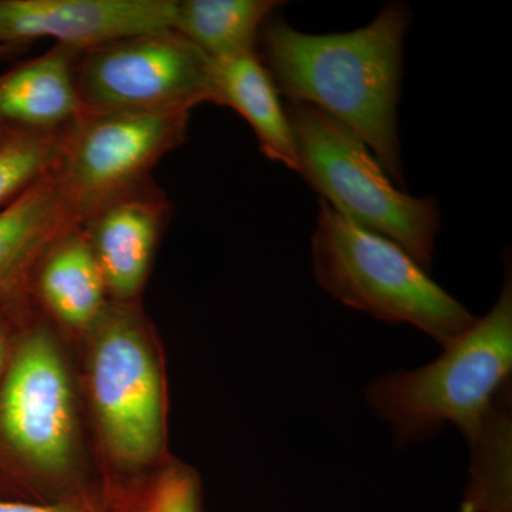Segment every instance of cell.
<instances>
[{"label":"cell","instance_id":"cell-1","mask_svg":"<svg viewBox=\"0 0 512 512\" xmlns=\"http://www.w3.org/2000/svg\"><path fill=\"white\" fill-rule=\"evenodd\" d=\"M409 6L390 2L365 28L308 35L284 20L261 29L266 69L288 101L328 113L356 134L383 170L403 185L397 103Z\"/></svg>","mask_w":512,"mask_h":512},{"label":"cell","instance_id":"cell-2","mask_svg":"<svg viewBox=\"0 0 512 512\" xmlns=\"http://www.w3.org/2000/svg\"><path fill=\"white\" fill-rule=\"evenodd\" d=\"M439 359L370 383V409L389 424L399 446L421 443L453 424L473 439L511 390L512 282L510 269L491 311L443 346Z\"/></svg>","mask_w":512,"mask_h":512},{"label":"cell","instance_id":"cell-3","mask_svg":"<svg viewBox=\"0 0 512 512\" xmlns=\"http://www.w3.org/2000/svg\"><path fill=\"white\" fill-rule=\"evenodd\" d=\"M59 333L42 315L23 319L0 382V447L39 501L80 493L82 434L73 376Z\"/></svg>","mask_w":512,"mask_h":512},{"label":"cell","instance_id":"cell-4","mask_svg":"<svg viewBox=\"0 0 512 512\" xmlns=\"http://www.w3.org/2000/svg\"><path fill=\"white\" fill-rule=\"evenodd\" d=\"M83 342L101 453L120 473L146 471L163 457L167 441V382L151 323L138 303L110 301Z\"/></svg>","mask_w":512,"mask_h":512},{"label":"cell","instance_id":"cell-5","mask_svg":"<svg viewBox=\"0 0 512 512\" xmlns=\"http://www.w3.org/2000/svg\"><path fill=\"white\" fill-rule=\"evenodd\" d=\"M312 264L318 284L343 305L412 325L441 346L476 319L399 245L360 227L323 200L312 235Z\"/></svg>","mask_w":512,"mask_h":512},{"label":"cell","instance_id":"cell-6","mask_svg":"<svg viewBox=\"0 0 512 512\" xmlns=\"http://www.w3.org/2000/svg\"><path fill=\"white\" fill-rule=\"evenodd\" d=\"M285 111L306 183L333 210L430 269L440 229L436 200L399 190L366 144L325 111L302 101H288Z\"/></svg>","mask_w":512,"mask_h":512},{"label":"cell","instance_id":"cell-7","mask_svg":"<svg viewBox=\"0 0 512 512\" xmlns=\"http://www.w3.org/2000/svg\"><path fill=\"white\" fill-rule=\"evenodd\" d=\"M210 59L173 29L110 40L76 63L84 113H173L211 103Z\"/></svg>","mask_w":512,"mask_h":512},{"label":"cell","instance_id":"cell-8","mask_svg":"<svg viewBox=\"0 0 512 512\" xmlns=\"http://www.w3.org/2000/svg\"><path fill=\"white\" fill-rule=\"evenodd\" d=\"M188 111L83 113L63 134L53 173L80 222L151 180V171L187 138Z\"/></svg>","mask_w":512,"mask_h":512},{"label":"cell","instance_id":"cell-9","mask_svg":"<svg viewBox=\"0 0 512 512\" xmlns=\"http://www.w3.org/2000/svg\"><path fill=\"white\" fill-rule=\"evenodd\" d=\"M175 0H0V45L56 40L92 49L173 28Z\"/></svg>","mask_w":512,"mask_h":512},{"label":"cell","instance_id":"cell-10","mask_svg":"<svg viewBox=\"0 0 512 512\" xmlns=\"http://www.w3.org/2000/svg\"><path fill=\"white\" fill-rule=\"evenodd\" d=\"M171 212V202L150 180L101 205L82 222L111 302L138 303Z\"/></svg>","mask_w":512,"mask_h":512},{"label":"cell","instance_id":"cell-11","mask_svg":"<svg viewBox=\"0 0 512 512\" xmlns=\"http://www.w3.org/2000/svg\"><path fill=\"white\" fill-rule=\"evenodd\" d=\"M79 215L49 171L0 211V308L28 301L40 256L64 232L80 227Z\"/></svg>","mask_w":512,"mask_h":512},{"label":"cell","instance_id":"cell-12","mask_svg":"<svg viewBox=\"0 0 512 512\" xmlns=\"http://www.w3.org/2000/svg\"><path fill=\"white\" fill-rule=\"evenodd\" d=\"M29 301L59 332L82 339L109 306L106 282L82 227L47 247L30 279Z\"/></svg>","mask_w":512,"mask_h":512},{"label":"cell","instance_id":"cell-13","mask_svg":"<svg viewBox=\"0 0 512 512\" xmlns=\"http://www.w3.org/2000/svg\"><path fill=\"white\" fill-rule=\"evenodd\" d=\"M84 50L55 45L0 76V120L9 130L59 133L84 113L76 63Z\"/></svg>","mask_w":512,"mask_h":512},{"label":"cell","instance_id":"cell-14","mask_svg":"<svg viewBox=\"0 0 512 512\" xmlns=\"http://www.w3.org/2000/svg\"><path fill=\"white\" fill-rule=\"evenodd\" d=\"M211 103L231 107L254 130L269 160L299 171L298 151L272 74L256 52L211 60Z\"/></svg>","mask_w":512,"mask_h":512},{"label":"cell","instance_id":"cell-15","mask_svg":"<svg viewBox=\"0 0 512 512\" xmlns=\"http://www.w3.org/2000/svg\"><path fill=\"white\" fill-rule=\"evenodd\" d=\"M275 0H175L173 29L208 59L255 52Z\"/></svg>","mask_w":512,"mask_h":512},{"label":"cell","instance_id":"cell-16","mask_svg":"<svg viewBox=\"0 0 512 512\" xmlns=\"http://www.w3.org/2000/svg\"><path fill=\"white\" fill-rule=\"evenodd\" d=\"M468 444L470 487L463 512H512L511 392L498 400Z\"/></svg>","mask_w":512,"mask_h":512},{"label":"cell","instance_id":"cell-17","mask_svg":"<svg viewBox=\"0 0 512 512\" xmlns=\"http://www.w3.org/2000/svg\"><path fill=\"white\" fill-rule=\"evenodd\" d=\"M66 130L59 133L10 131L0 146V207H6L53 170Z\"/></svg>","mask_w":512,"mask_h":512},{"label":"cell","instance_id":"cell-18","mask_svg":"<svg viewBox=\"0 0 512 512\" xmlns=\"http://www.w3.org/2000/svg\"><path fill=\"white\" fill-rule=\"evenodd\" d=\"M126 512H201V487L191 468L173 464L150 483L123 485Z\"/></svg>","mask_w":512,"mask_h":512},{"label":"cell","instance_id":"cell-19","mask_svg":"<svg viewBox=\"0 0 512 512\" xmlns=\"http://www.w3.org/2000/svg\"><path fill=\"white\" fill-rule=\"evenodd\" d=\"M120 484L107 480L80 493L55 501H22L0 498V512H110Z\"/></svg>","mask_w":512,"mask_h":512},{"label":"cell","instance_id":"cell-20","mask_svg":"<svg viewBox=\"0 0 512 512\" xmlns=\"http://www.w3.org/2000/svg\"><path fill=\"white\" fill-rule=\"evenodd\" d=\"M3 309L0 308V382L8 369L10 353H12L13 339H10L8 323L3 316Z\"/></svg>","mask_w":512,"mask_h":512},{"label":"cell","instance_id":"cell-21","mask_svg":"<svg viewBox=\"0 0 512 512\" xmlns=\"http://www.w3.org/2000/svg\"><path fill=\"white\" fill-rule=\"evenodd\" d=\"M26 46L23 45H0V60L9 59V57L19 55Z\"/></svg>","mask_w":512,"mask_h":512},{"label":"cell","instance_id":"cell-22","mask_svg":"<svg viewBox=\"0 0 512 512\" xmlns=\"http://www.w3.org/2000/svg\"><path fill=\"white\" fill-rule=\"evenodd\" d=\"M110 512H126V508H124L123 498H121V488L117 491L116 500H114L113 507H111Z\"/></svg>","mask_w":512,"mask_h":512},{"label":"cell","instance_id":"cell-23","mask_svg":"<svg viewBox=\"0 0 512 512\" xmlns=\"http://www.w3.org/2000/svg\"><path fill=\"white\" fill-rule=\"evenodd\" d=\"M10 131L12 130H9V128L2 123V120H0V146L5 143V140L8 138Z\"/></svg>","mask_w":512,"mask_h":512}]
</instances>
